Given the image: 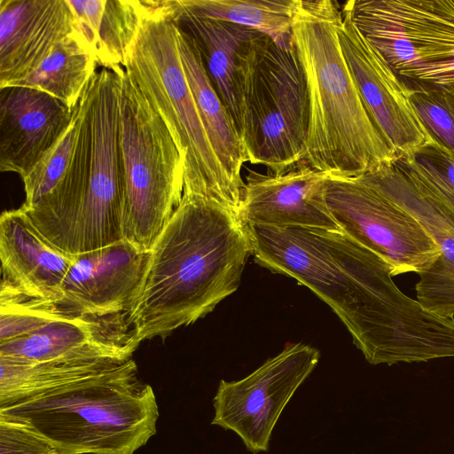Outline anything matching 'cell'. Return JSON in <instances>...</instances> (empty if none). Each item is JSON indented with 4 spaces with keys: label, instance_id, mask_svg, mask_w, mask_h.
<instances>
[{
    "label": "cell",
    "instance_id": "obj_1",
    "mask_svg": "<svg viewBox=\"0 0 454 454\" xmlns=\"http://www.w3.org/2000/svg\"><path fill=\"white\" fill-rule=\"evenodd\" d=\"M252 247L227 205L194 193L182 200L156 238L128 320L137 341L165 339L214 310L239 288Z\"/></svg>",
    "mask_w": 454,
    "mask_h": 454
},
{
    "label": "cell",
    "instance_id": "obj_2",
    "mask_svg": "<svg viewBox=\"0 0 454 454\" xmlns=\"http://www.w3.org/2000/svg\"><path fill=\"white\" fill-rule=\"evenodd\" d=\"M341 7L332 0H298L293 42L303 68L309 121L303 164L356 177L393 162L395 153L366 110L343 56Z\"/></svg>",
    "mask_w": 454,
    "mask_h": 454
},
{
    "label": "cell",
    "instance_id": "obj_3",
    "mask_svg": "<svg viewBox=\"0 0 454 454\" xmlns=\"http://www.w3.org/2000/svg\"><path fill=\"white\" fill-rule=\"evenodd\" d=\"M155 394L131 358L109 371L0 407V419L27 426L59 454H134L156 434Z\"/></svg>",
    "mask_w": 454,
    "mask_h": 454
},
{
    "label": "cell",
    "instance_id": "obj_4",
    "mask_svg": "<svg viewBox=\"0 0 454 454\" xmlns=\"http://www.w3.org/2000/svg\"><path fill=\"white\" fill-rule=\"evenodd\" d=\"M147 11L123 68L168 127L184 164V193L218 200L238 214L242 193L215 154L184 74L177 24L164 1H146Z\"/></svg>",
    "mask_w": 454,
    "mask_h": 454
},
{
    "label": "cell",
    "instance_id": "obj_5",
    "mask_svg": "<svg viewBox=\"0 0 454 454\" xmlns=\"http://www.w3.org/2000/svg\"><path fill=\"white\" fill-rule=\"evenodd\" d=\"M239 137L246 162L282 174L301 164L309 121L307 82L294 46L260 33L238 64Z\"/></svg>",
    "mask_w": 454,
    "mask_h": 454
},
{
    "label": "cell",
    "instance_id": "obj_6",
    "mask_svg": "<svg viewBox=\"0 0 454 454\" xmlns=\"http://www.w3.org/2000/svg\"><path fill=\"white\" fill-rule=\"evenodd\" d=\"M120 146L123 239L150 251L184 193V164L172 136L121 67Z\"/></svg>",
    "mask_w": 454,
    "mask_h": 454
},
{
    "label": "cell",
    "instance_id": "obj_7",
    "mask_svg": "<svg viewBox=\"0 0 454 454\" xmlns=\"http://www.w3.org/2000/svg\"><path fill=\"white\" fill-rule=\"evenodd\" d=\"M254 262L309 288L349 333L382 260L341 230L247 226Z\"/></svg>",
    "mask_w": 454,
    "mask_h": 454
},
{
    "label": "cell",
    "instance_id": "obj_8",
    "mask_svg": "<svg viewBox=\"0 0 454 454\" xmlns=\"http://www.w3.org/2000/svg\"><path fill=\"white\" fill-rule=\"evenodd\" d=\"M341 8L407 90L454 92V0H350Z\"/></svg>",
    "mask_w": 454,
    "mask_h": 454
},
{
    "label": "cell",
    "instance_id": "obj_9",
    "mask_svg": "<svg viewBox=\"0 0 454 454\" xmlns=\"http://www.w3.org/2000/svg\"><path fill=\"white\" fill-rule=\"evenodd\" d=\"M325 200L339 228L382 259L393 277L419 275L438 259V246L412 215L356 178L328 175Z\"/></svg>",
    "mask_w": 454,
    "mask_h": 454
},
{
    "label": "cell",
    "instance_id": "obj_10",
    "mask_svg": "<svg viewBox=\"0 0 454 454\" xmlns=\"http://www.w3.org/2000/svg\"><path fill=\"white\" fill-rule=\"evenodd\" d=\"M120 67H102L89 82L91 150L86 196L76 232L77 254L123 239Z\"/></svg>",
    "mask_w": 454,
    "mask_h": 454
},
{
    "label": "cell",
    "instance_id": "obj_11",
    "mask_svg": "<svg viewBox=\"0 0 454 454\" xmlns=\"http://www.w3.org/2000/svg\"><path fill=\"white\" fill-rule=\"evenodd\" d=\"M319 358L320 352L310 345L290 344L245 378L222 380L211 424L237 434L253 454L268 451L283 410Z\"/></svg>",
    "mask_w": 454,
    "mask_h": 454
},
{
    "label": "cell",
    "instance_id": "obj_12",
    "mask_svg": "<svg viewBox=\"0 0 454 454\" xmlns=\"http://www.w3.org/2000/svg\"><path fill=\"white\" fill-rule=\"evenodd\" d=\"M341 14L338 39L343 56L366 110L388 145L399 156L432 142L394 70L342 8Z\"/></svg>",
    "mask_w": 454,
    "mask_h": 454
},
{
    "label": "cell",
    "instance_id": "obj_13",
    "mask_svg": "<svg viewBox=\"0 0 454 454\" xmlns=\"http://www.w3.org/2000/svg\"><path fill=\"white\" fill-rule=\"evenodd\" d=\"M150 251L121 239L77 254L58 302L70 316L129 314L145 278Z\"/></svg>",
    "mask_w": 454,
    "mask_h": 454
},
{
    "label": "cell",
    "instance_id": "obj_14",
    "mask_svg": "<svg viewBox=\"0 0 454 454\" xmlns=\"http://www.w3.org/2000/svg\"><path fill=\"white\" fill-rule=\"evenodd\" d=\"M354 178L407 211L438 246V259L419 274L417 301L437 316L453 317L454 215L394 161Z\"/></svg>",
    "mask_w": 454,
    "mask_h": 454
},
{
    "label": "cell",
    "instance_id": "obj_15",
    "mask_svg": "<svg viewBox=\"0 0 454 454\" xmlns=\"http://www.w3.org/2000/svg\"><path fill=\"white\" fill-rule=\"evenodd\" d=\"M137 341L128 314L66 317L0 342V357L20 363L132 358Z\"/></svg>",
    "mask_w": 454,
    "mask_h": 454
},
{
    "label": "cell",
    "instance_id": "obj_16",
    "mask_svg": "<svg viewBox=\"0 0 454 454\" xmlns=\"http://www.w3.org/2000/svg\"><path fill=\"white\" fill-rule=\"evenodd\" d=\"M327 176L303 163L278 175L250 171L239 216L246 226L340 230L325 200Z\"/></svg>",
    "mask_w": 454,
    "mask_h": 454
},
{
    "label": "cell",
    "instance_id": "obj_17",
    "mask_svg": "<svg viewBox=\"0 0 454 454\" xmlns=\"http://www.w3.org/2000/svg\"><path fill=\"white\" fill-rule=\"evenodd\" d=\"M73 116L74 110L43 91L23 86L0 89V170L25 177Z\"/></svg>",
    "mask_w": 454,
    "mask_h": 454
},
{
    "label": "cell",
    "instance_id": "obj_18",
    "mask_svg": "<svg viewBox=\"0 0 454 454\" xmlns=\"http://www.w3.org/2000/svg\"><path fill=\"white\" fill-rule=\"evenodd\" d=\"M75 29L67 0H0V89L31 74Z\"/></svg>",
    "mask_w": 454,
    "mask_h": 454
},
{
    "label": "cell",
    "instance_id": "obj_19",
    "mask_svg": "<svg viewBox=\"0 0 454 454\" xmlns=\"http://www.w3.org/2000/svg\"><path fill=\"white\" fill-rule=\"evenodd\" d=\"M0 259L1 284L32 298L59 301L75 254L51 243L20 207L1 215Z\"/></svg>",
    "mask_w": 454,
    "mask_h": 454
},
{
    "label": "cell",
    "instance_id": "obj_20",
    "mask_svg": "<svg viewBox=\"0 0 454 454\" xmlns=\"http://www.w3.org/2000/svg\"><path fill=\"white\" fill-rule=\"evenodd\" d=\"M164 3L176 24L195 39L207 74L239 134V56L243 46L260 32L201 15L184 0Z\"/></svg>",
    "mask_w": 454,
    "mask_h": 454
},
{
    "label": "cell",
    "instance_id": "obj_21",
    "mask_svg": "<svg viewBox=\"0 0 454 454\" xmlns=\"http://www.w3.org/2000/svg\"><path fill=\"white\" fill-rule=\"evenodd\" d=\"M182 66L210 144L232 185L243 194L246 162L239 131L206 70L195 39L177 25Z\"/></svg>",
    "mask_w": 454,
    "mask_h": 454
},
{
    "label": "cell",
    "instance_id": "obj_22",
    "mask_svg": "<svg viewBox=\"0 0 454 454\" xmlns=\"http://www.w3.org/2000/svg\"><path fill=\"white\" fill-rule=\"evenodd\" d=\"M76 27L91 46L102 67L125 64L147 11L146 1L67 0Z\"/></svg>",
    "mask_w": 454,
    "mask_h": 454
},
{
    "label": "cell",
    "instance_id": "obj_23",
    "mask_svg": "<svg viewBox=\"0 0 454 454\" xmlns=\"http://www.w3.org/2000/svg\"><path fill=\"white\" fill-rule=\"evenodd\" d=\"M97 65L91 46L76 27L36 69L10 86L43 91L74 110L97 73Z\"/></svg>",
    "mask_w": 454,
    "mask_h": 454
},
{
    "label": "cell",
    "instance_id": "obj_24",
    "mask_svg": "<svg viewBox=\"0 0 454 454\" xmlns=\"http://www.w3.org/2000/svg\"><path fill=\"white\" fill-rule=\"evenodd\" d=\"M126 362L62 359L20 363L0 357V407L46 394Z\"/></svg>",
    "mask_w": 454,
    "mask_h": 454
},
{
    "label": "cell",
    "instance_id": "obj_25",
    "mask_svg": "<svg viewBox=\"0 0 454 454\" xmlns=\"http://www.w3.org/2000/svg\"><path fill=\"white\" fill-rule=\"evenodd\" d=\"M194 12L254 29L286 49L293 48L298 0H184Z\"/></svg>",
    "mask_w": 454,
    "mask_h": 454
},
{
    "label": "cell",
    "instance_id": "obj_26",
    "mask_svg": "<svg viewBox=\"0 0 454 454\" xmlns=\"http://www.w3.org/2000/svg\"><path fill=\"white\" fill-rule=\"evenodd\" d=\"M394 162L454 215V153L432 141Z\"/></svg>",
    "mask_w": 454,
    "mask_h": 454
},
{
    "label": "cell",
    "instance_id": "obj_27",
    "mask_svg": "<svg viewBox=\"0 0 454 454\" xmlns=\"http://www.w3.org/2000/svg\"><path fill=\"white\" fill-rule=\"evenodd\" d=\"M77 130L78 118L75 107L68 128L30 172L22 178L25 201L20 207L26 214L35 210L62 184L68 173L75 148Z\"/></svg>",
    "mask_w": 454,
    "mask_h": 454
},
{
    "label": "cell",
    "instance_id": "obj_28",
    "mask_svg": "<svg viewBox=\"0 0 454 454\" xmlns=\"http://www.w3.org/2000/svg\"><path fill=\"white\" fill-rule=\"evenodd\" d=\"M69 316L57 301L32 298L1 284L0 342L19 338Z\"/></svg>",
    "mask_w": 454,
    "mask_h": 454
},
{
    "label": "cell",
    "instance_id": "obj_29",
    "mask_svg": "<svg viewBox=\"0 0 454 454\" xmlns=\"http://www.w3.org/2000/svg\"><path fill=\"white\" fill-rule=\"evenodd\" d=\"M408 96L431 139L454 153V92L408 90Z\"/></svg>",
    "mask_w": 454,
    "mask_h": 454
},
{
    "label": "cell",
    "instance_id": "obj_30",
    "mask_svg": "<svg viewBox=\"0 0 454 454\" xmlns=\"http://www.w3.org/2000/svg\"><path fill=\"white\" fill-rule=\"evenodd\" d=\"M0 454H59L46 438L25 425L0 419Z\"/></svg>",
    "mask_w": 454,
    "mask_h": 454
}]
</instances>
